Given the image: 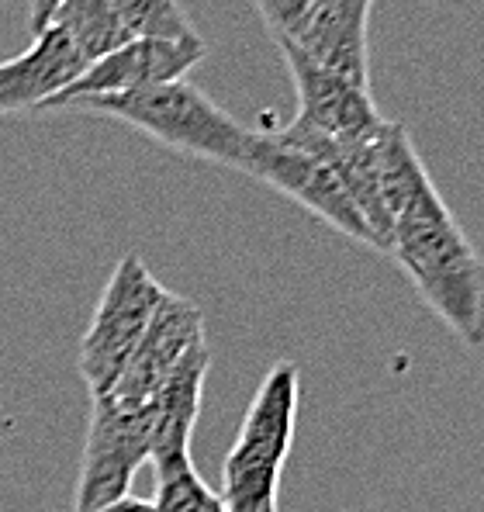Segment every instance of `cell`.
Here are the masks:
<instances>
[{"instance_id": "obj_1", "label": "cell", "mask_w": 484, "mask_h": 512, "mask_svg": "<svg viewBox=\"0 0 484 512\" xmlns=\"http://www.w3.org/2000/svg\"><path fill=\"white\" fill-rule=\"evenodd\" d=\"M391 260L408 274L419 298L464 346H484V256L467 239L433 180L395 215Z\"/></svg>"}, {"instance_id": "obj_2", "label": "cell", "mask_w": 484, "mask_h": 512, "mask_svg": "<svg viewBox=\"0 0 484 512\" xmlns=\"http://www.w3.org/2000/svg\"><path fill=\"white\" fill-rule=\"evenodd\" d=\"M301 405V371L277 360L263 374L253 402L222 461L225 512H281V478L291 454Z\"/></svg>"}, {"instance_id": "obj_3", "label": "cell", "mask_w": 484, "mask_h": 512, "mask_svg": "<svg viewBox=\"0 0 484 512\" xmlns=\"http://www.w3.org/2000/svg\"><path fill=\"white\" fill-rule=\"evenodd\" d=\"M73 108L94 111V115L115 118L173 153L208 160L218 167L239 170L246 167L253 128H242L229 111H222L201 87L177 80V84L135 90V94H104L77 101Z\"/></svg>"}, {"instance_id": "obj_4", "label": "cell", "mask_w": 484, "mask_h": 512, "mask_svg": "<svg viewBox=\"0 0 484 512\" xmlns=\"http://www.w3.org/2000/svg\"><path fill=\"white\" fill-rule=\"evenodd\" d=\"M163 298L166 288L149 274L146 260L139 253H128L125 260H118L94 315H90L87 333L80 340L77 364L90 398H101L115 388V381L132 360L135 346L142 343Z\"/></svg>"}, {"instance_id": "obj_5", "label": "cell", "mask_w": 484, "mask_h": 512, "mask_svg": "<svg viewBox=\"0 0 484 512\" xmlns=\"http://www.w3.org/2000/svg\"><path fill=\"white\" fill-rule=\"evenodd\" d=\"M156 405L125 409L108 395L90 398V423L70 512H97L132 495L135 474L153 461Z\"/></svg>"}, {"instance_id": "obj_6", "label": "cell", "mask_w": 484, "mask_h": 512, "mask_svg": "<svg viewBox=\"0 0 484 512\" xmlns=\"http://www.w3.org/2000/svg\"><path fill=\"white\" fill-rule=\"evenodd\" d=\"M242 173L256 177L260 184L274 187L277 194L291 198L294 205L308 208V212L319 215L325 225H332V229L343 232V236L377 250L374 232H370V225L363 222V215L357 212L350 191H346L343 180L336 177V170L325 160H319V156L287 146L274 132H253V146H249Z\"/></svg>"}, {"instance_id": "obj_7", "label": "cell", "mask_w": 484, "mask_h": 512, "mask_svg": "<svg viewBox=\"0 0 484 512\" xmlns=\"http://www.w3.org/2000/svg\"><path fill=\"white\" fill-rule=\"evenodd\" d=\"M281 56L298 90V115L291 125L274 128L287 142H350L370 135L384 122L370 90L346 84L343 77L312 63L294 45H281Z\"/></svg>"}, {"instance_id": "obj_8", "label": "cell", "mask_w": 484, "mask_h": 512, "mask_svg": "<svg viewBox=\"0 0 484 512\" xmlns=\"http://www.w3.org/2000/svg\"><path fill=\"white\" fill-rule=\"evenodd\" d=\"M208 56V45L198 39H132L111 56L97 59L73 80L59 97H52L42 111H63L77 101L104 94H135V90L163 87L184 80L201 59Z\"/></svg>"}, {"instance_id": "obj_9", "label": "cell", "mask_w": 484, "mask_h": 512, "mask_svg": "<svg viewBox=\"0 0 484 512\" xmlns=\"http://www.w3.org/2000/svg\"><path fill=\"white\" fill-rule=\"evenodd\" d=\"M198 346H204V315L191 298L166 291L163 305L156 308L142 343L135 346L132 360L125 364L115 388L108 391L111 402L125 409H149L156 405V395L170 374L191 357Z\"/></svg>"}, {"instance_id": "obj_10", "label": "cell", "mask_w": 484, "mask_h": 512, "mask_svg": "<svg viewBox=\"0 0 484 512\" xmlns=\"http://www.w3.org/2000/svg\"><path fill=\"white\" fill-rule=\"evenodd\" d=\"M87 66L90 63L63 32L42 28L39 35H32V45L21 56L0 63V115L42 111L52 97L80 80Z\"/></svg>"}, {"instance_id": "obj_11", "label": "cell", "mask_w": 484, "mask_h": 512, "mask_svg": "<svg viewBox=\"0 0 484 512\" xmlns=\"http://www.w3.org/2000/svg\"><path fill=\"white\" fill-rule=\"evenodd\" d=\"M208 367H211V350H208V343H204L170 374V381H166L163 391L156 395L153 461H149L156 471V481L170 478V474H177L184 468H194L191 443H194V429H198V416H201V395H204Z\"/></svg>"}, {"instance_id": "obj_12", "label": "cell", "mask_w": 484, "mask_h": 512, "mask_svg": "<svg viewBox=\"0 0 484 512\" xmlns=\"http://www.w3.org/2000/svg\"><path fill=\"white\" fill-rule=\"evenodd\" d=\"M374 0H325L312 18L308 32L294 49L305 52L312 63L343 77L346 84L370 90V52L367 25Z\"/></svg>"}, {"instance_id": "obj_13", "label": "cell", "mask_w": 484, "mask_h": 512, "mask_svg": "<svg viewBox=\"0 0 484 512\" xmlns=\"http://www.w3.org/2000/svg\"><path fill=\"white\" fill-rule=\"evenodd\" d=\"M45 28L63 32L87 63H97L132 42L108 0H59Z\"/></svg>"}, {"instance_id": "obj_14", "label": "cell", "mask_w": 484, "mask_h": 512, "mask_svg": "<svg viewBox=\"0 0 484 512\" xmlns=\"http://www.w3.org/2000/svg\"><path fill=\"white\" fill-rule=\"evenodd\" d=\"M132 39H198L180 0H108Z\"/></svg>"}, {"instance_id": "obj_15", "label": "cell", "mask_w": 484, "mask_h": 512, "mask_svg": "<svg viewBox=\"0 0 484 512\" xmlns=\"http://www.w3.org/2000/svg\"><path fill=\"white\" fill-rule=\"evenodd\" d=\"M156 512H225V502L215 488L204 485V478L194 468H184L170 478L156 481Z\"/></svg>"}, {"instance_id": "obj_16", "label": "cell", "mask_w": 484, "mask_h": 512, "mask_svg": "<svg viewBox=\"0 0 484 512\" xmlns=\"http://www.w3.org/2000/svg\"><path fill=\"white\" fill-rule=\"evenodd\" d=\"M322 4L325 0H253V7L260 11L263 25L270 28L277 45L301 42V35L308 32Z\"/></svg>"}, {"instance_id": "obj_17", "label": "cell", "mask_w": 484, "mask_h": 512, "mask_svg": "<svg viewBox=\"0 0 484 512\" xmlns=\"http://www.w3.org/2000/svg\"><path fill=\"white\" fill-rule=\"evenodd\" d=\"M59 7V0H28V32L39 35L49 25L52 11Z\"/></svg>"}, {"instance_id": "obj_18", "label": "cell", "mask_w": 484, "mask_h": 512, "mask_svg": "<svg viewBox=\"0 0 484 512\" xmlns=\"http://www.w3.org/2000/svg\"><path fill=\"white\" fill-rule=\"evenodd\" d=\"M97 512H156V509H153V502L135 499V495H125V499L111 502V506H104V509H97Z\"/></svg>"}]
</instances>
